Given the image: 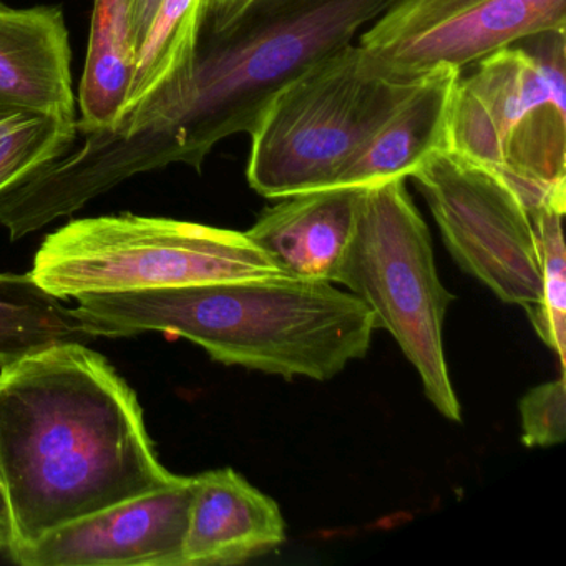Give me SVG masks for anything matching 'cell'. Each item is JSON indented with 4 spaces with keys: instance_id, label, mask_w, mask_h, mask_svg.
Segmentation results:
<instances>
[{
    "instance_id": "obj_19",
    "label": "cell",
    "mask_w": 566,
    "mask_h": 566,
    "mask_svg": "<svg viewBox=\"0 0 566 566\" xmlns=\"http://www.w3.org/2000/svg\"><path fill=\"white\" fill-rule=\"evenodd\" d=\"M563 208L538 211L539 256H542V296L526 311L539 339L566 364V248L563 240Z\"/></svg>"
},
{
    "instance_id": "obj_6",
    "label": "cell",
    "mask_w": 566,
    "mask_h": 566,
    "mask_svg": "<svg viewBox=\"0 0 566 566\" xmlns=\"http://www.w3.org/2000/svg\"><path fill=\"white\" fill-rule=\"evenodd\" d=\"M423 77L380 74L357 42L311 65L277 92L251 130L248 184L270 200L334 187Z\"/></svg>"
},
{
    "instance_id": "obj_18",
    "label": "cell",
    "mask_w": 566,
    "mask_h": 566,
    "mask_svg": "<svg viewBox=\"0 0 566 566\" xmlns=\"http://www.w3.org/2000/svg\"><path fill=\"white\" fill-rule=\"evenodd\" d=\"M77 137L75 114L0 107V195L67 154Z\"/></svg>"
},
{
    "instance_id": "obj_10",
    "label": "cell",
    "mask_w": 566,
    "mask_h": 566,
    "mask_svg": "<svg viewBox=\"0 0 566 566\" xmlns=\"http://www.w3.org/2000/svg\"><path fill=\"white\" fill-rule=\"evenodd\" d=\"M195 476L74 520L29 548L12 553L21 566H180Z\"/></svg>"
},
{
    "instance_id": "obj_7",
    "label": "cell",
    "mask_w": 566,
    "mask_h": 566,
    "mask_svg": "<svg viewBox=\"0 0 566 566\" xmlns=\"http://www.w3.org/2000/svg\"><path fill=\"white\" fill-rule=\"evenodd\" d=\"M402 349L433 407L462 422L443 350V319L455 300L437 274L432 238L406 178L366 188L356 233L337 274Z\"/></svg>"
},
{
    "instance_id": "obj_21",
    "label": "cell",
    "mask_w": 566,
    "mask_h": 566,
    "mask_svg": "<svg viewBox=\"0 0 566 566\" xmlns=\"http://www.w3.org/2000/svg\"><path fill=\"white\" fill-rule=\"evenodd\" d=\"M254 0H208L205 8L203 24L211 29H227L233 24Z\"/></svg>"
},
{
    "instance_id": "obj_3",
    "label": "cell",
    "mask_w": 566,
    "mask_h": 566,
    "mask_svg": "<svg viewBox=\"0 0 566 566\" xmlns=\"http://www.w3.org/2000/svg\"><path fill=\"white\" fill-rule=\"evenodd\" d=\"M94 337H185L227 366L331 380L369 353L376 321L349 291L290 274L75 297Z\"/></svg>"
},
{
    "instance_id": "obj_5",
    "label": "cell",
    "mask_w": 566,
    "mask_h": 566,
    "mask_svg": "<svg viewBox=\"0 0 566 566\" xmlns=\"http://www.w3.org/2000/svg\"><path fill=\"white\" fill-rule=\"evenodd\" d=\"M273 274L283 271L247 233L134 213L64 224L42 241L31 271L61 301Z\"/></svg>"
},
{
    "instance_id": "obj_13",
    "label": "cell",
    "mask_w": 566,
    "mask_h": 566,
    "mask_svg": "<svg viewBox=\"0 0 566 566\" xmlns=\"http://www.w3.org/2000/svg\"><path fill=\"white\" fill-rule=\"evenodd\" d=\"M0 107L75 114L71 41L61 8L12 9L0 2Z\"/></svg>"
},
{
    "instance_id": "obj_14",
    "label": "cell",
    "mask_w": 566,
    "mask_h": 566,
    "mask_svg": "<svg viewBox=\"0 0 566 566\" xmlns=\"http://www.w3.org/2000/svg\"><path fill=\"white\" fill-rule=\"evenodd\" d=\"M460 72L437 67L350 158L334 187L369 188L409 178L430 155L446 150L447 120Z\"/></svg>"
},
{
    "instance_id": "obj_20",
    "label": "cell",
    "mask_w": 566,
    "mask_h": 566,
    "mask_svg": "<svg viewBox=\"0 0 566 566\" xmlns=\"http://www.w3.org/2000/svg\"><path fill=\"white\" fill-rule=\"evenodd\" d=\"M518 407L523 446L553 447L565 442V376L533 387L522 397Z\"/></svg>"
},
{
    "instance_id": "obj_12",
    "label": "cell",
    "mask_w": 566,
    "mask_h": 566,
    "mask_svg": "<svg viewBox=\"0 0 566 566\" xmlns=\"http://www.w3.org/2000/svg\"><path fill=\"white\" fill-rule=\"evenodd\" d=\"M366 188L329 187L277 198L244 231L283 273L337 283Z\"/></svg>"
},
{
    "instance_id": "obj_8",
    "label": "cell",
    "mask_w": 566,
    "mask_h": 566,
    "mask_svg": "<svg viewBox=\"0 0 566 566\" xmlns=\"http://www.w3.org/2000/svg\"><path fill=\"white\" fill-rule=\"evenodd\" d=\"M409 178L455 263L503 303L532 310L542 296L538 211L496 171L449 150Z\"/></svg>"
},
{
    "instance_id": "obj_4",
    "label": "cell",
    "mask_w": 566,
    "mask_h": 566,
    "mask_svg": "<svg viewBox=\"0 0 566 566\" xmlns=\"http://www.w3.org/2000/svg\"><path fill=\"white\" fill-rule=\"evenodd\" d=\"M472 69L453 88L446 150L496 171L535 211L566 210V31Z\"/></svg>"
},
{
    "instance_id": "obj_17",
    "label": "cell",
    "mask_w": 566,
    "mask_h": 566,
    "mask_svg": "<svg viewBox=\"0 0 566 566\" xmlns=\"http://www.w3.org/2000/svg\"><path fill=\"white\" fill-rule=\"evenodd\" d=\"M208 0H161L138 49L137 67L120 117L187 77ZM118 117V118H120ZM118 122V120H117Z\"/></svg>"
},
{
    "instance_id": "obj_23",
    "label": "cell",
    "mask_w": 566,
    "mask_h": 566,
    "mask_svg": "<svg viewBox=\"0 0 566 566\" xmlns=\"http://www.w3.org/2000/svg\"><path fill=\"white\" fill-rule=\"evenodd\" d=\"M12 546V523L8 499L0 483V552L9 553Z\"/></svg>"
},
{
    "instance_id": "obj_15",
    "label": "cell",
    "mask_w": 566,
    "mask_h": 566,
    "mask_svg": "<svg viewBox=\"0 0 566 566\" xmlns=\"http://www.w3.org/2000/svg\"><path fill=\"white\" fill-rule=\"evenodd\" d=\"M134 2L95 0L81 84L78 134L107 130L120 117L137 67Z\"/></svg>"
},
{
    "instance_id": "obj_16",
    "label": "cell",
    "mask_w": 566,
    "mask_h": 566,
    "mask_svg": "<svg viewBox=\"0 0 566 566\" xmlns=\"http://www.w3.org/2000/svg\"><path fill=\"white\" fill-rule=\"evenodd\" d=\"M92 339L75 307L45 293L31 273H0V369L54 344Z\"/></svg>"
},
{
    "instance_id": "obj_22",
    "label": "cell",
    "mask_w": 566,
    "mask_h": 566,
    "mask_svg": "<svg viewBox=\"0 0 566 566\" xmlns=\"http://www.w3.org/2000/svg\"><path fill=\"white\" fill-rule=\"evenodd\" d=\"M161 0H135L134 2V39L137 49L144 44L148 28L154 21L155 12Z\"/></svg>"
},
{
    "instance_id": "obj_11",
    "label": "cell",
    "mask_w": 566,
    "mask_h": 566,
    "mask_svg": "<svg viewBox=\"0 0 566 566\" xmlns=\"http://www.w3.org/2000/svg\"><path fill=\"white\" fill-rule=\"evenodd\" d=\"M195 476L180 566L243 565L283 545L276 500L230 467Z\"/></svg>"
},
{
    "instance_id": "obj_2",
    "label": "cell",
    "mask_w": 566,
    "mask_h": 566,
    "mask_svg": "<svg viewBox=\"0 0 566 566\" xmlns=\"http://www.w3.org/2000/svg\"><path fill=\"white\" fill-rule=\"evenodd\" d=\"M175 475L158 459L137 392L87 344H54L0 369L9 556Z\"/></svg>"
},
{
    "instance_id": "obj_9",
    "label": "cell",
    "mask_w": 566,
    "mask_h": 566,
    "mask_svg": "<svg viewBox=\"0 0 566 566\" xmlns=\"http://www.w3.org/2000/svg\"><path fill=\"white\" fill-rule=\"evenodd\" d=\"M566 31V0H394L357 44L380 74L416 81L465 72L510 45Z\"/></svg>"
},
{
    "instance_id": "obj_1",
    "label": "cell",
    "mask_w": 566,
    "mask_h": 566,
    "mask_svg": "<svg viewBox=\"0 0 566 566\" xmlns=\"http://www.w3.org/2000/svg\"><path fill=\"white\" fill-rule=\"evenodd\" d=\"M394 0H254L227 29L201 22L187 77L42 171L45 190L75 213L135 175L184 164L201 171L233 135L311 65L353 44Z\"/></svg>"
}]
</instances>
